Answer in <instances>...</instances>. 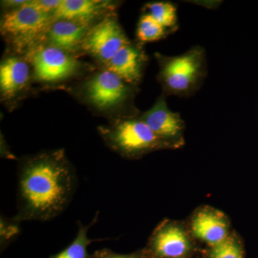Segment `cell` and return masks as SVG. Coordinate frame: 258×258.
<instances>
[{"label": "cell", "mask_w": 258, "mask_h": 258, "mask_svg": "<svg viewBox=\"0 0 258 258\" xmlns=\"http://www.w3.org/2000/svg\"><path fill=\"white\" fill-rule=\"evenodd\" d=\"M76 169L62 149L25 157L19 165L15 220L46 222L67 209L77 190Z\"/></svg>", "instance_id": "6da1fadb"}, {"label": "cell", "mask_w": 258, "mask_h": 258, "mask_svg": "<svg viewBox=\"0 0 258 258\" xmlns=\"http://www.w3.org/2000/svg\"><path fill=\"white\" fill-rule=\"evenodd\" d=\"M27 2L4 15L1 32L18 45H28L48 31L52 16L31 6Z\"/></svg>", "instance_id": "7a4b0ae2"}, {"label": "cell", "mask_w": 258, "mask_h": 258, "mask_svg": "<svg viewBox=\"0 0 258 258\" xmlns=\"http://www.w3.org/2000/svg\"><path fill=\"white\" fill-rule=\"evenodd\" d=\"M106 144L125 155H133L157 147L160 139L143 120H127L100 128Z\"/></svg>", "instance_id": "3957f363"}, {"label": "cell", "mask_w": 258, "mask_h": 258, "mask_svg": "<svg viewBox=\"0 0 258 258\" xmlns=\"http://www.w3.org/2000/svg\"><path fill=\"white\" fill-rule=\"evenodd\" d=\"M128 39L114 19L105 18L87 32L83 41L85 50L107 63L125 45Z\"/></svg>", "instance_id": "277c9868"}, {"label": "cell", "mask_w": 258, "mask_h": 258, "mask_svg": "<svg viewBox=\"0 0 258 258\" xmlns=\"http://www.w3.org/2000/svg\"><path fill=\"white\" fill-rule=\"evenodd\" d=\"M32 64L37 79L54 82L67 79L76 72L78 62L66 50L50 45L35 52Z\"/></svg>", "instance_id": "5b68a950"}, {"label": "cell", "mask_w": 258, "mask_h": 258, "mask_svg": "<svg viewBox=\"0 0 258 258\" xmlns=\"http://www.w3.org/2000/svg\"><path fill=\"white\" fill-rule=\"evenodd\" d=\"M114 73L105 71L96 75L86 86L88 101L100 109H108L124 101L128 88Z\"/></svg>", "instance_id": "8992f818"}, {"label": "cell", "mask_w": 258, "mask_h": 258, "mask_svg": "<svg viewBox=\"0 0 258 258\" xmlns=\"http://www.w3.org/2000/svg\"><path fill=\"white\" fill-rule=\"evenodd\" d=\"M151 252L157 258H177L190 249L184 231L174 225H163L154 232L150 242Z\"/></svg>", "instance_id": "52a82bcc"}, {"label": "cell", "mask_w": 258, "mask_h": 258, "mask_svg": "<svg viewBox=\"0 0 258 258\" xmlns=\"http://www.w3.org/2000/svg\"><path fill=\"white\" fill-rule=\"evenodd\" d=\"M200 59L196 52L175 57L166 63L163 71L164 81L171 89L185 91L196 78Z\"/></svg>", "instance_id": "ba28073f"}, {"label": "cell", "mask_w": 258, "mask_h": 258, "mask_svg": "<svg viewBox=\"0 0 258 258\" xmlns=\"http://www.w3.org/2000/svg\"><path fill=\"white\" fill-rule=\"evenodd\" d=\"M192 233L197 238L216 245L228 237V225L220 214L210 210L200 211L194 217Z\"/></svg>", "instance_id": "9c48e42d"}, {"label": "cell", "mask_w": 258, "mask_h": 258, "mask_svg": "<svg viewBox=\"0 0 258 258\" xmlns=\"http://www.w3.org/2000/svg\"><path fill=\"white\" fill-rule=\"evenodd\" d=\"M143 120L159 139L175 137L181 130V120L167 108L164 100L147 111Z\"/></svg>", "instance_id": "30bf717a"}, {"label": "cell", "mask_w": 258, "mask_h": 258, "mask_svg": "<svg viewBox=\"0 0 258 258\" xmlns=\"http://www.w3.org/2000/svg\"><path fill=\"white\" fill-rule=\"evenodd\" d=\"M87 25L86 22L55 20L48 30L51 45L64 50H73L84 40Z\"/></svg>", "instance_id": "8fae6325"}, {"label": "cell", "mask_w": 258, "mask_h": 258, "mask_svg": "<svg viewBox=\"0 0 258 258\" xmlns=\"http://www.w3.org/2000/svg\"><path fill=\"white\" fill-rule=\"evenodd\" d=\"M30 69L25 61L16 57L5 59L0 66V88L10 98L21 91L29 79Z\"/></svg>", "instance_id": "7c38bea8"}, {"label": "cell", "mask_w": 258, "mask_h": 258, "mask_svg": "<svg viewBox=\"0 0 258 258\" xmlns=\"http://www.w3.org/2000/svg\"><path fill=\"white\" fill-rule=\"evenodd\" d=\"M108 71L129 83L137 82L141 78L142 59L135 47L129 45L120 48L106 63Z\"/></svg>", "instance_id": "4fadbf2b"}, {"label": "cell", "mask_w": 258, "mask_h": 258, "mask_svg": "<svg viewBox=\"0 0 258 258\" xmlns=\"http://www.w3.org/2000/svg\"><path fill=\"white\" fill-rule=\"evenodd\" d=\"M105 3L96 0H61L60 5L51 16L54 20H74L88 23L98 14Z\"/></svg>", "instance_id": "5bb4252c"}, {"label": "cell", "mask_w": 258, "mask_h": 258, "mask_svg": "<svg viewBox=\"0 0 258 258\" xmlns=\"http://www.w3.org/2000/svg\"><path fill=\"white\" fill-rule=\"evenodd\" d=\"M98 219V214L92 222L88 225L79 223V231L74 240L58 253L50 256V258H91L88 252V247L94 240L88 237V232Z\"/></svg>", "instance_id": "9a60e30c"}, {"label": "cell", "mask_w": 258, "mask_h": 258, "mask_svg": "<svg viewBox=\"0 0 258 258\" xmlns=\"http://www.w3.org/2000/svg\"><path fill=\"white\" fill-rule=\"evenodd\" d=\"M137 35L139 40L142 41H155L164 36V28L158 23L150 15H145L140 19Z\"/></svg>", "instance_id": "2e32d148"}, {"label": "cell", "mask_w": 258, "mask_h": 258, "mask_svg": "<svg viewBox=\"0 0 258 258\" xmlns=\"http://www.w3.org/2000/svg\"><path fill=\"white\" fill-rule=\"evenodd\" d=\"M147 7L149 15L164 28L172 26L175 23L176 8L170 3H150Z\"/></svg>", "instance_id": "e0dca14e"}, {"label": "cell", "mask_w": 258, "mask_h": 258, "mask_svg": "<svg viewBox=\"0 0 258 258\" xmlns=\"http://www.w3.org/2000/svg\"><path fill=\"white\" fill-rule=\"evenodd\" d=\"M210 258H244L240 244L233 237H227L225 240L212 246Z\"/></svg>", "instance_id": "ac0fdd59"}, {"label": "cell", "mask_w": 258, "mask_h": 258, "mask_svg": "<svg viewBox=\"0 0 258 258\" xmlns=\"http://www.w3.org/2000/svg\"><path fill=\"white\" fill-rule=\"evenodd\" d=\"M20 223L21 222L15 220L14 217L7 219L1 217V245H7L16 238L20 233Z\"/></svg>", "instance_id": "d6986e66"}, {"label": "cell", "mask_w": 258, "mask_h": 258, "mask_svg": "<svg viewBox=\"0 0 258 258\" xmlns=\"http://www.w3.org/2000/svg\"><path fill=\"white\" fill-rule=\"evenodd\" d=\"M28 3L36 9L52 15L60 5L61 0H32Z\"/></svg>", "instance_id": "ffe728a7"}, {"label": "cell", "mask_w": 258, "mask_h": 258, "mask_svg": "<svg viewBox=\"0 0 258 258\" xmlns=\"http://www.w3.org/2000/svg\"><path fill=\"white\" fill-rule=\"evenodd\" d=\"M91 258H142L138 254H123L115 253L109 249L97 250L91 256Z\"/></svg>", "instance_id": "44dd1931"}, {"label": "cell", "mask_w": 258, "mask_h": 258, "mask_svg": "<svg viewBox=\"0 0 258 258\" xmlns=\"http://www.w3.org/2000/svg\"><path fill=\"white\" fill-rule=\"evenodd\" d=\"M28 1H25V0H18V1H5L4 3L10 6H16V8H18L23 6Z\"/></svg>", "instance_id": "7402d4cb"}]
</instances>
